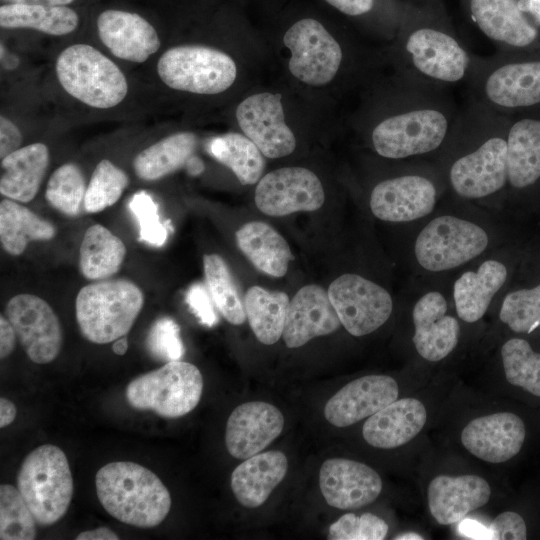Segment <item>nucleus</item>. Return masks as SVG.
<instances>
[{
    "mask_svg": "<svg viewBox=\"0 0 540 540\" xmlns=\"http://www.w3.org/2000/svg\"><path fill=\"white\" fill-rule=\"evenodd\" d=\"M447 130V119L440 111L412 110L380 122L372 132V142L380 156L401 159L435 150Z\"/></svg>",
    "mask_w": 540,
    "mask_h": 540,
    "instance_id": "nucleus-9",
    "label": "nucleus"
},
{
    "mask_svg": "<svg viewBox=\"0 0 540 540\" xmlns=\"http://www.w3.org/2000/svg\"><path fill=\"white\" fill-rule=\"evenodd\" d=\"M235 237L238 248L257 270L276 278L287 273L293 255L287 241L272 226L251 221L241 226Z\"/></svg>",
    "mask_w": 540,
    "mask_h": 540,
    "instance_id": "nucleus-31",
    "label": "nucleus"
},
{
    "mask_svg": "<svg viewBox=\"0 0 540 540\" xmlns=\"http://www.w3.org/2000/svg\"><path fill=\"white\" fill-rule=\"evenodd\" d=\"M485 92L493 103L504 108L540 104V60L499 67L488 77Z\"/></svg>",
    "mask_w": 540,
    "mask_h": 540,
    "instance_id": "nucleus-30",
    "label": "nucleus"
},
{
    "mask_svg": "<svg viewBox=\"0 0 540 540\" xmlns=\"http://www.w3.org/2000/svg\"><path fill=\"white\" fill-rule=\"evenodd\" d=\"M397 382L387 375H367L346 384L324 407L326 420L346 427L370 417L397 400Z\"/></svg>",
    "mask_w": 540,
    "mask_h": 540,
    "instance_id": "nucleus-18",
    "label": "nucleus"
},
{
    "mask_svg": "<svg viewBox=\"0 0 540 540\" xmlns=\"http://www.w3.org/2000/svg\"><path fill=\"white\" fill-rule=\"evenodd\" d=\"M17 488L41 526L58 522L67 512L74 492L69 462L61 448L41 445L23 460Z\"/></svg>",
    "mask_w": 540,
    "mask_h": 540,
    "instance_id": "nucleus-3",
    "label": "nucleus"
},
{
    "mask_svg": "<svg viewBox=\"0 0 540 540\" xmlns=\"http://www.w3.org/2000/svg\"><path fill=\"white\" fill-rule=\"evenodd\" d=\"M490 495L488 482L480 476L439 475L428 486L429 510L439 524L450 525L487 504Z\"/></svg>",
    "mask_w": 540,
    "mask_h": 540,
    "instance_id": "nucleus-24",
    "label": "nucleus"
},
{
    "mask_svg": "<svg viewBox=\"0 0 540 540\" xmlns=\"http://www.w3.org/2000/svg\"><path fill=\"white\" fill-rule=\"evenodd\" d=\"M340 325L328 293L319 285H306L290 301L282 337L288 348H297L335 332Z\"/></svg>",
    "mask_w": 540,
    "mask_h": 540,
    "instance_id": "nucleus-20",
    "label": "nucleus"
},
{
    "mask_svg": "<svg viewBox=\"0 0 540 540\" xmlns=\"http://www.w3.org/2000/svg\"><path fill=\"white\" fill-rule=\"evenodd\" d=\"M284 416L272 404L249 401L230 414L225 433L227 451L236 459L260 453L282 432Z\"/></svg>",
    "mask_w": 540,
    "mask_h": 540,
    "instance_id": "nucleus-17",
    "label": "nucleus"
},
{
    "mask_svg": "<svg viewBox=\"0 0 540 540\" xmlns=\"http://www.w3.org/2000/svg\"><path fill=\"white\" fill-rule=\"evenodd\" d=\"M499 318L516 333L540 329V284L508 293L502 302Z\"/></svg>",
    "mask_w": 540,
    "mask_h": 540,
    "instance_id": "nucleus-44",
    "label": "nucleus"
},
{
    "mask_svg": "<svg viewBox=\"0 0 540 540\" xmlns=\"http://www.w3.org/2000/svg\"><path fill=\"white\" fill-rule=\"evenodd\" d=\"M426 419V409L419 400L397 399L368 417L362 434L365 441L375 448H397L414 439L423 429Z\"/></svg>",
    "mask_w": 540,
    "mask_h": 540,
    "instance_id": "nucleus-25",
    "label": "nucleus"
},
{
    "mask_svg": "<svg viewBox=\"0 0 540 540\" xmlns=\"http://www.w3.org/2000/svg\"><path fill=\"white\" fill-rule=\"evenodd\" d=\"M254 200L261 212L279 217L319 209L324 203L325 193L314 172L291 166L273 170L261 177Z\"/></svg>",
    "mask_w": 540,
    "mask_h": 540,
    "instance_id": "nucleus-12",
    "label": "nucleus"
},
{
    "mask_svg": "<svg viewBox=\"0 0 540 540\" xmlns=\"http://www.w3.org/2000/svg\"><path fill=\"white\" fill-rule=\"evenodd\" d=\"M319 485L327 504L341 510L367 506L382 491V480L374 469L345 458H330L322 464Z\"/></svg>",
    "mask_w": 540,
    "mask_h": 540,
    "instance_id": "nucleus-15",
    "label": "nucleus"
},
{
    "mask_svg": "<svg viewBox=\"0 0 540 540\" xmlns=\"http://www.w3.org/2000/svg\"><path fill=\"white\" fill-rule=\"evenodd\" d=\"M212 301L207 286L200 282L192 284L186 293V303L191 312L208 327H213L218 322Z\"/></svg>",
    "mask_w": 540,
    "mask_h": 540,
    "instance_id": "nucleus-48",
    "label": "nucleus"
},
{
    "mask_svg": "<svg viewBox=\"0 0 540 540\" xmlns=\"http://www.w3.org/2000/svg\"><path fill=\"white\" fill-rule=\"evenodd\" d=\"M157 72L168 87L194 94L224 92L234 83L237 66L225 52L207 46L183 45L165 51Z\"/></svg>",
    "mask_w": 540,
    "mask_h": 540,
    "instance_id": "nucleus-6",
    "label": "nucleus"
},
{
    "mask_svg": "<svg viewBox=\"0 0 540 540\" xmlns=\"http://www.w3.org/2000/svg\"><path fill=\"white\" fill-rule=\"evenodd\" d=\"M129 208L139 225V240L161 247L167 240V229L159 216V207L145 191H139L130 200Z\"/></svg>",
    "mask_w": 540,
    "mask_h": 540,
    "instance_id": "nucleus-47",
    "label": "nucleus"
},
{
    "mask_svg": "<svg viewBox=\"0 0 540 540\" xmlns=\"http://www.w3.org/2000/svg\"><path fill=\"white\" fill-rule=\"evenodd\" d=\"M236 119L265 157L281 158L295 150L296 138L285 123L280 94L262 92L245 98L237 106Z\"/></svg>",
    "mask_w": 540,
    "mask_h": 540,
    "instance_id": "nucleus-13",
    "label": "nucleus"
},
{
    "mask_svg": "<svg viewBox=\"0 0 540 540\" xmlns=\"http://www.w3.org/2000/svg\"><path fill=\"white\" fill-rule=\"evenodd\" d=\"M144 304L141 289L126 279H104L82 287L75 300L80 332L95 344L125 336Z\"/></svg>",
    "mask_w": 540,
    "mask_h": 540,
    "instance_id": "nucleus-2",
    "label": "nucleus"
},
{
    "mask_svg": "<svg viewBox=\"0 0 540 540\" xmlns=\"http://www.w3.org/2000/svg\"><path fill=\"white\" fill-rule=\"evenodd\" d=\"M128 340L126 336L116 339L112 345V350L116 355L122 356L127 352Z\"/></svg>",
    "mask_w": 540,
    "mask_h": 540,
    "instance_id": "nucleus-59",
    "label": "nucleus"
},
{
    "mask_svg": "<svg viewBox=\"0 0 540 540\" xmlns=\"http://www.w3.org/2000/svg\"><path fill=\"white\" fill-rule=\"evenodd\" d=\"M518 6L522 12L531 14L540 23V0H519Z\"/></svg>",
    "mask_w": 540,
    "mask_h": 540,
    "instance_id": "nucleus-56",
    "label": "nucleus"
},
{
    "mask_svg": "<svg viewBox=\"0 0 540 540\" xmlns=\"http://www.w3.org/2000/svg\"><path fill=\"white\" fill-rule=\"evenodd\" d=\"M507 176L514 188L529 187L540 179V119L515 122L507 137Z\"/></svg>",
    "mask_w": 540,
    "mask_h": 540,
    "instance_id": "nucleus-32",
    "label": "nucleus"
},
{
    "mask_svg": "<svg viewBox=\"0 0 540 540\" xmlns=\"http://www.w3.org/2000/svg\"><path fill=\"white\" fill-rule=\"evenodd\" d=\"M462 533L471 538L490 539L489 529L473 520H466L460 524Z\"/></svg>",
    "mask_w": 540,
    "mask_h": 540,
    "instance_id": "nucleus-54",
    "label": "nucleus"
},
{
    "mask_svg": "<svg viewBox=\"0 0 540 540\" xmlns=\"http://www.w3.org/2000/svg\"><path fill=\"white\" fill-rule=\"evenodd\" d=\"M7 4H32L43 6H66L73 0H3Z\"/></svg>",
    "mask_w": 540,
    "mask_h": 540,
    "instance_id": "nucleus-57",
    "label": "nucleus"
},
{
    "mask_svg": "<svg viewBox=\"0 0 540 540\" xmlns=\"http://www.w3.org/2000/svg\"><path fill=\"white\" fill-rule=\"evenodd\" d=\"M196 145L197 137L191 132L169 135L135 157L134 171L142 180H158L184 167L193 156Z\"/></svg>",
    "mask_w": 540,
    "mask_h": 540,
    "instance_id": "nucleus-34",
    "label": "nucleus"
},
{
    "mask_svg": "<svg viewBox=\"0 0 540 540\" xmlns=\"http://www.w3.org/2000/svg\"><path fill=\"white\" fill-rule=\"evenodd\" d=\"M490 539L525 540L527 527L523 518L512 511L500 513L489 526Z\"/></svg>",
    "mask_w": 540,
    "mask_h": 540,
    "instance_id": "nucleus-49",
    "label": "nucleus"
},
{
    "mask_svg": "<svg viewBox=\"0 0 540 540\" xmlns=\"http://www.w3.org/2000/svg\"><path fill=\"white\" fill-rule=\"evenodd\" d=\"M331 6L335 7L340 12L358 16L369 12L374 4V0H325Z\"/></svg>",
    "mask_w": 540,
    "mask_h": 540,
    "instance_id": "nucleus-51",
    "label": "nucleus"
},
{
    "mask_svg": "<svg viewBox=\"0 0 540 540\" xmlns=\"http://www.w3.org/2000/svg\"><path fill=\"white\" fill-rule=\"evenodd\" d=\"M394 539L396 540H409V539H413V540H422L423 537H421L420 535L418 534H415V533H406V534H402V535H398L397 537H395Z\"/></svg>",
    "mask_w": 540,
    "mask_h": 540,
    "instance_id": "nucleus-60",
    "label": "nucleus"
},
{
    "mask_svg": "<svg viewBox=\"0 0 540 540\" xmlns=\"http://www.w3.org/2000/svg\"><path fill=\"white\" fill-rule=\"evenodd\" d=\"M129 183L127 174L107 159L101 160L94 169L86 189L84 211L100 212L121 197Z\"/></svg>",
    "mask_w": 540,
    "mask_h": 540,
    "instance_id": "nucleus-43",
    "label": "nucleus"
},
{
    "mask_svg": "<svg viewBox=\"0 0 540 540\" xmlns=\"http://www.w3.org/2000/svg\"><path fill=\"white\" fill-rule=\"evenodd\" d=\"M185 167L187 168V171L191 175H198L204 169V165H203L202 161L199 158L195 157V156L190 157V159L187 161Z\"/></svg>",
    "mask_w": 540,
    "mask_h": 540,
    "instance_id": "nucleus-58",
    "label": "nucleus"
},
{
    "mask_svg": "<svg viewBox=\"0 0 540 540\" xmlns=\"http://www.w3.org/2000/svg\"><path fill=\"white\" fill-rule=\"evenodd\" d=\"M203 385L202 374L195 365L177 360L133 379L125 389V397L137 410L179 418L198 405Z\"/></svg>",
    "mask_w": 540,
    "mask_h": 540,
    "instance_id": "nucleus-5",
    "label": "nucleus"
},
{
    "mask_svg": "<svg viewBox=\"0 0 540 540\" xmlns=\"http://www.w3.org/2000/svg\"><path fill=\"white\" fill-rule=\"evenodd\" d=\"M97 30L114 56L130 62H145L161 45L155 28L136 13L106 10L97 19Z\"/></svg>",
    "mask_w": 540,
    "mask_h": 540,
    "instance_id": "nucleus-22",
    "label": "nucleus"
},
{
    "mask_svg": "<svg viewBox=\"0 0 540 540\" xmlns=\"http://www.w3.org/2000/svg\"><path fill=\"white\" fill-rule=\"evenodd\" d=\"M501 357L507 381L540 397V354L521 338H512L501 347Z\"/></svg>",
    "mask_w": 540,
    "mask_h": 540,
    "instance_id": "nucleus-40",
    "label": "nucleus"
},
{
    "mask_svg": "<svg viewBox=\"0 0 540 540\" xmlns=\"http://www.w3.org/2000/svg\"><path fill=\"white\" fill-rule=\"evenodd\" d=\"M412 317L413 343L422 358L436 362L455 349L460 326L456 318L447 315V302L440 292L424 294L415 303Z\"/></svg>",
    "mask_w": 540,
    "mask_h": 540,
    "instance_id": "nucleus-21",
    "label": "nucleus"
},
{
    "mask_svg": "<svg viewBox=\"0 0 540 540\" xmlns=\"http://www.w3.org/2000/svg\"><path fill=\"white\" fill-rule=\"evenodd\" d=\"M97 497L103 508L125 524L152 528L168 515L171 496L160 478L130 461L111 462L95 476Z\"/></svg>",
    "mask_w": 540,
    "mask_h": 540,
    "instance_id": "nucleus-1",
    "label": "nucleus"
},
{
    "mask_svg": "<svg viewBox=\"0 0 540 540\" xmlns=\"http://www.w3.org/2000/svg\"><path fill=\"white\" fill-rule=\"evenodd\" d=\"M5 316L32 362L47 364L58 356L63 338L61 324L45 300L33 294H17L8 301Z\"/></svg>",
    "mask_w": 540,
    "mask_h": 540,
    "instance_id": "nucleus-11",
    "label": "nucleus"
},
{
    "mask_svg": "<svg viewBox=\"0 0 540 540\" xmlns=\"http://www.w3.org/2000/svg\"><path fill=\"white\" fill-rule=\"evenodd\" d=\"M49 165V150L33 143L1 159L0 193L17 202H30L38 193Z\"/></svg>",
    "mask_w": 540,
    "mask_h": 540,
    "instance_id": "nucleus-27",
    "label": "nucleus"
},
{
    "mask_svg": "<svg viewBox=\"0 0 540 540\" xmlns=\"http://www.w3.org/2000/svg\"><path fill=\"white\" fill-rule=\"evenodd\" d=\"M406 49L421 73L444 82L462 79L469 61L466 51L453 37L431 28L414 31Z\"/></svg>",
    "mask_w": 540,
    "mask_h": 540,
    "instance_id": "nucleus-23",
    "label": "nucleus"
},
{
    "mask_svg": "<svg viewBox=\"0 0 540 540\" xmlns=\"http://www.w3.org/2000/svg\"><path fill=\"white\" fill-rule=\"evenodd\" d=\"M471 14L489 38L514 47H526L537 30L523 16L517 0H471Z\"/></svg>",
    "mask_w": 540,
    "mask_h": 540,
    "instance_id": "nucleus-28",
    "label": "nucleus"
},
{
    "mask_svg": "<svg viewBox=\"0 0 540 540\" xmlns=\"http://www.w3.org/2000/svg\"><path fill=\"white\" fill-rule=\"evenodd\" d=\"M77 13L66 6L4 4L0 7V26L6 29L29 28L60 36L78 26Z\"/></svg>",
    "mask_w": 540,
    "mask_h": 540,
    "instance_id": "nucleus-37",
    "label": "nucleus"
},
{
    "mask_svg": "<svg viewBox=\"0 0 540 540\" xmlns=\"http://www.w3.org/2000/svg\"><path fill=\"white\" fill-rule=\"evenodd\" d=\"M290 300L286 293L251 286L244 297V308L256 338L265 345L276 343L283 334Z\"/></svg>",
    "mask_w": 540,
    "mask_h": 540,
    "instance_id": "nucleus-36",
    "label": "nucleus"
},
{
    "mask_svg": "<svg viewBox=\"0 0 540 540\" xmlns=\"http://www.w3.org/2000/svg\"><path fill=\"white\" fill-rule=\"evenodd\" d=\"M506 278L507 268L497 260H486L476 271L464 272L453 287L459 318L467 323L480 320Z\"/></svg>",
    "mask_w": 540,
    "mask_h": 540,
    "instance_id": "nucleus-29",
    "label": "nucleus"
},
{
    "mask_svg": "<svg viewBox=\"0 0 540 540\" xmlns=\"http://www.w3.org/2000/svg\"><path fill=\"white\" fill-rule=\"evenodd\" d=\"M22 135L17 126L4 116L0 117V157L5 158L20 148Z\"/></svg>",
    "mask_w": 540,
    "mask_h": 540,
    "instance_id": "nucleus-50",
    "label": "nucleus"
},
{
    "mask_svg": "<svg viewBox=\"0 0 540 540\" xmlns=\"http://www.w3.org/2000/svg\"><path fill=\"white\" fill-rule=\"evenodd\" d=\"M329 299L343 327L353 336L370 334L390 317L393 301L382 286L357 274H343L328 288Z\"/></svg>",
    "mask_w": 540,
    "mask_h": 540,
    "instance_id": "nucleus-10",
    "label": "nucleus"
},
{
    "mask_svg": "<svg viewBox=\"0 0 540 540\" xmlns=\"http://www.w3.org/2000/svg\"><path fill=\"white\" fill-rule=\"evenodd\" d=\"M56 73L69 95L94 108H112L124 100L128 91L118 66L87 44L64 49L58 56Z\"/></svg>",
    "mask_w": 540,
    "mask_h": 540,
    "instance_id": "nucleus-4",
    "label": "nucleus"
},
{
    "mask_svg": "<svg viewBox=\"0 0 540 540\" xmlns=\"http://www.w3.org/2000/svg\"><path fill=\"white\" fill-rule=\"evenodd\" d=\"M125 256L122 240L103 225L95 224L86 230L80 245V271L86 279L104 280L119 271Z\"/></svg>",
    "mask_w": 540,
    "mask_h": 540,
    "instance_id": "nucleus-35",
    "label": "nucleus"
},
{
    "mask_svg": "<svg viewBox=\"0 0 540 540\" xmlns=\"http://www.w3.org/2000/svg\"><path fill=\"white\" fill-rule=\"evenodd\" d=\"M55 226L15 200L0 203V241L10 255L19 256L29 242L47 241L56 235Z\"/></svg>",
    "mask_w": 540,
    "mask_h": 540,
    "instance_id": "nucleus-33",
    "label": "nucleus"
},
{
    "mask_svg": "<svg viewBox=\"0 0 540 540\" xmlns=\"http://www.w3.org/2000/svg\"><path fill=\"white\" fill-rule=\"evenodd\" d=\"M209 154L230 168L243 185L257 183L265 169V156L245 135L226 133L210 139Z\"/></svg>",
    "mask_w": 540,
    "mask_h": 540,
    "instance_id": "nucleus-38",
    "label": "nucleus"
},
{
    "mask_svg": "<svg viewBox=\"0 0 540 540\" xmlns=\"http://www.w3.org/2000/svg\"><path fill=\"white\" fill-rule=\"evenodd\" d=\"M77 540H118L115 532L107 527H98L93 530H86L76 536Z\"/></svg>",
    "mask_w": 540,
    "mask_h": 540,
    "instance_id": "nucleus-53",
    "label": "nucleus"
},
{
    "mask_svg": "<svg viewBox=\"0 0 540 540\" xmlns=\"http://www.w3.org/2000/svg\"><path fill=\"white\" fill-rule=\"evenodd\" d=\"M283 42L290 50L288 66L296 79L311 86H322L334 79L342 62V50L319 21H297L286 31Z\"/></svg>",
    "mask_w": 540,
    "mask_h": 540,
    "instance_id": "nucleus-8",
    "label": "nucleus"
},
{
    "mask_svg": "<svg viewBox=\"0 0 540 540\" xmlns=\"http://www.w3.org/2000/svg\"><path fill=\"white\" fill-rule=\"evenodd\" d=\"M436 204V189L427 178L404 175L378 183L370 196L375 217L387 222H410L430 214Z\"/></svg>",
    "mask_w": 540,
    "mask_h": 540,
    "instance_id": "nucleus-16",
    "label": "nucleus"
},
{
    "mask_svg": "<svg viewBox=\"0 0 540 540\" xmlns=\"http://www.w3.org/2000/svg\"><path fill=\"white\" fill-rule=\"evenodd\" d=\"M203 267L206 285L217 309L229 323L243 324L247 319L244 300L224 259L217 254H206Z\"/></svg>",
    "mask_w": 540,
    "mask_h": 540,
    "instance_id": "nucleus-39",
    "label": "nucleus"
},
{
    "mask_svg": "<svg viewBox=\"0 0 540 540\" xmlns=\"http://www.w3.org/2000/svg\"><path fill=\"white\" fill-rule=\"evenodd\" d=\"M387 523L372 513L356 516L347 513L329 528L330 540H383L388 533Z\"/></svg>",
    "mask_w": 540,
    "mask_h": 540,
    "instance_id": "nucleus-45",
    "label": "nucleus"
},
{
    "mask_svg": "<svg viewBox=\"0 0 540 540\" xmlns=\"http://www.w3.org/2000/svg\"><path fill=\"white\" fill-rule=\"evenodd\" d=\"M146 348L154 359L163 362L180 360L185 352L178 324L170 317H161L151 325Z\"/></svg>",
    "mask_w": 540,
    "mask_h": 540,
    "instance_id": "nucleus-46",
    "label": "nucleus"
},
{
    "mask_svg": "<svg viewBox=\"0 0 540 540\" xmlns=\"http://www.w3.org/2000/svg\"><path fill=\"white\" fill-rule=\"evenodd\" d=\"M17 409L12 401L5 397L0 398V427L11 424L16 417Z\"/></svg>",
    "mask_w": 540,
    "mask_h": 540,
    "instance_id": "nucleus-55",
    "label": "nucleus"
},
{
    "mask_svg": "<svg viewBox=\"0 0 540 540\" xmlns=\"http://www.w3.org/2000/svg\"><path fill=\"white\" fill-rule=\"evenodd\" d=\"M507 181V142L500 137L486 140L478 149L456 160L450 169L454 191L468 199L489 196Z\"/></svg>",
    "mask_w": 540,
    "mask_h": 540,
    "instance_id": "nucleus-14",
    "label": "nucleus"
},
{
    "mask_svg": "<svg viewBox=\"0 0 540 540\" xmlns=\"http://www.w3.org/2000/svg\"><path fill=\"white\" fill-rule=\"evenodd\" d=\"M287 468V457L281 451L271 450L245 459L231 474L235 498L248 508L262 505L285 478Z\"/></svg>",
    "mask_w": 540,
    "mask_h": 540,
    "instance_id": "nucleus-26",
    "label": "nucleus"
},
{
    "mask_svg": "<svg viewBox=\"0 0 540 540\" xmlns=\"http://www.w3.org/2000/svg\"><path fill=\"white\" fill-rule=\"evenodd\" d=\"M488 243V234L479 225L452 215H442L421 230L414 252L422 268L440 272L476 258Z\"/></svg>",
    "mask_w": 540,
    "mask_h": 540,
    "instance_id": "nucleus-7",
    "label": "nucleus"
},
{
    "mask_svg": "<svg viewBox=\"0 0 540 540\" xmlns=\"http://www.w3.org/2000/svg\"><path fill=\"white\" fill-rule=\"evenodd\" d=\"M85 179L80 168L73 163L58 167L50 176L45 197L59 212L75 217L84 210Z\"/></svg>",
    "mask_w": 540,
    "mask_h": 540,
    "instance_id": "nucleus-41",
    "label": "nucleus"
},
{
    "mask_svg": "<svg viewBox=\"0 0 540 540\" xmlns=\"http://www.w3.org/2000/svg\"><path fill=\"white\" fill-rule=\"evenodd\" d=\"M525 436V425L519 416L500 412L473 419L462 430L461 441L477 458L497 464L518 454Z\"/></svg>",
    "mask_w": 540,
    "mask_h": 540,
    "instance_id": "nucleus-19",
    "label": "nucleus"
},
{
    "mask_svg": "<svg viewBox=\"0 0 540 540\" xmlns=\"http://www.w3.org/2000/svg\"><path fill=\"white\" fill-rule=\"evenodd\" d=\"M36 519L18 488L0 485V539L32 540L36 537Z\"/></svg>",
    "mask_w": 540,
    "mask_h": 540,
    "instance_id": "nucleus-42",
    "label": "nucleus"
},
{
    "mask_svg": "<svg viewBox=\"0 0 540 540\" xmlns=\"http://www.w3.org/2000/svg\"><path fill=\"white\" fill-rule=\"evenodd\" d=\"M17 335L16 332L6 318V316H0V357L1 359L7 358L14 350L16 344Z\"/></svg>",
    "mask_w": 540,
    "mask_h": 540,
    "instance_id": "nucleus-52",
    "label": "nucleus"
}]
</instances>
